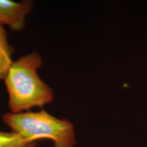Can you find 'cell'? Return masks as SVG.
<instances>
[{"label": "cell", "mask_w": 147, "mask_h": 147, "mask_svg": "<svg viewBox=\"0 0 147 147\" xmlns=\"http://www.w3.org/2000/svg\"><path fill=\"white\" fill-rule=\"evenodd\" d=\"M43 63L39 53L32 52L13 61L4 80L10 113H21L52 102L54 92L39 76Z\"/></svg>", "instance_id": "cell-1"}, {"label": "cell", "mask_w": 147, "mask_h": 147, "mask_svg": "<svg viewBox=\"0 0 147 147\" xmlns=\"http://www.w3.org/2000/svg\"><path fill=\"white\" fill-rule=\"evenodd\" d=\"M2 119L12 131L28 142L49 140L54 147L76 146L73 124L51 115L43 108L38 112L5 113Z\"/></svg>", "instance_id": "cell-2"}, {"label": "cell", "mask_w": 147, "mask_h": 147, "mask_svg": "<svg viewBox=\"0 0 147 147\" xmlns=\"http://www.w3.org/2000/svg\"><path fill=\"white\" fill-rule=\"evenodd\" d=\"M34 7L32 1L0 0V25H7L12 31L21 32L26 26L27 16Z\"/></svg>", "instance_id": "cell-3"}, {"label": "cell", "mask_w": 147, "mask_h": 147, "mask_svg": "<svg viewBox=\"0 0 147 147\" xmlns=\"http://www.w3.org/2000/svg\"><path fill=\"white\" fill-rule=\"evenodd\" d=\"M14 53V48L8 42L7 32L0 25V82L5 78L13 63L12 55Z\"/></svg>", "instance_id": "cell-4"}, {"label": "cell", "mask_w": 147, "mask_h": 147, "mask_svg": "<svg viewBox=\"0 0 147 147\" xmlns=\"http://www.w3.org/2000/svg\"><path fill=\"white\" fill-rule=\"evenodd\" d=\"M36 142H28L13 131H0V147H36Z\"/></svg>", "instance_id": "cell-5"}]
</instances>
